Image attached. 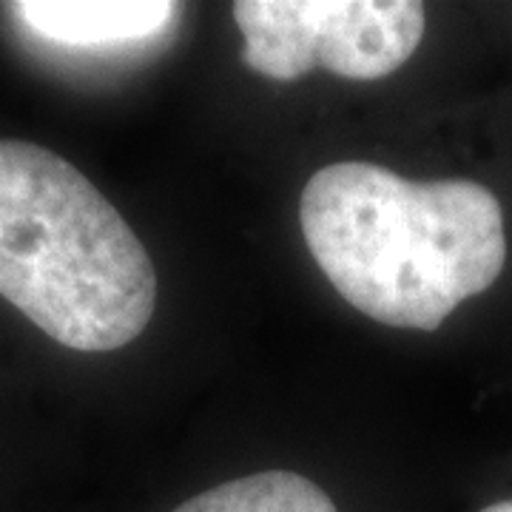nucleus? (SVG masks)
<instances>
[{
  "instance_id": "f257e3e1",
  "label": "nucleus",
  "mask_w": 512,
  "mask_h": 512,
  "mask_svg": "<svg viewBox=\"0 0 512 512\" xmlns=\"http://www.w3.org/2000/svg\"><path fill=\"white\" fill-rule=\"evenodd\" d=\"M299 225L319 271L387 328L436 330L504 271V211L476 180L416 183L373 163L313 174Z\"/></svg>"
},
{
  "instance_id": "f03ea898",
  "label": "nucleus",
  "mask_w": 512,
  "mask_h": 512,
  "mask_svg": "<svg viewBox=\"0 0 512 512\" xmlns=\"http://www.w3.org/2000/svg\"><path fill=\"white\" fill-rule=\"evenodd\" d=\"M0 296L57 345L109 353L148 328L157 274L83 171L49 148L0 140Z\"/></svg>"
},
{
  "instance_id": "20e7f679",
  "label": "nucleus",
  "mask_w": 512,
  "mask_h": 512,
  "mask_svg": "<svg viewBox=\"0 0 512 512\" xmlns=\"http://www.w3.org/2000/svg\"><path fill=\"white\" fill-rule=\"evenodd\" d=\"M18 20L43 40L60 46H120L157 35L174 18L165 0H23L12 6Z\"/></svg>"
},
{
  "instance_id": "423d86ee",
  "label": "nucleus",
  "mask_w": 512,
  "mask_h": 512,
  "mask_svg": "<svg viewBox=\"0 0 512 512\" xmlns=\"http://www.w3.org/2000/svg\"><path fill=\"white\" fill-rule=\"evenodd\" d=\"M478 512H512V498L507 501H498V504H490V507H484V510Z\"/></svg>"
},
{
  "instance_id": "7ed1b4c3",
  "label": "nucleus",
  "mask_w": 512,
  "mask_h": 512,
  "mask_svg": "<svg viewBox=\"0 0 512 512\" xmlns=\"http://www.w3.org/2000/svg\"><path fill=\"white\" fill-rule=\"evenodd\" d=\"M234 20L256 74L296 80L319 66L379 80L419 49L427 15L416 0H239Z\"/></svg>"
},
{
  "instance_id": "39448f33",
  "label": "nucleus",
  "mask_w": 512,
  "mask_h": 512,
  "mask_svg": "<svg viewBox=\"0 0 512 512\" xmlns=\"http://www.w3.org/2000/svg\"><path fill=\"white\" fill-rule=\"evenodd\" d=\"M171 512H339L311 478L291 470H265L234 478L188 498Z\"/></svg>"
}]
</instances>
